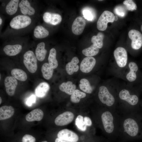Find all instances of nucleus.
Returning <instances> with one entry per match:
<instances>
[{
	"mask_svg": "<svg viewBox=\"0 0 142 142\" xmlns=\"http://www.w3.org/2000/svg\"><path fill=\"white\" fill-rule=\"evenodd\" d=\"M124 131L129 136L134 137L138 134L139 127L136 121L131 118H126L123 123Z\"/></svg>",
	"mask_w": 142,
	"mask_h": 142,
	"instance_id": "obj_1",
	"label": "nucleus"
},
{
	"mask_svg": "<svg viewBox=\"0 0 142 142\" xmlns=\"http://www.w3.org/2000/svg\"><path fill=\"white\" fill-rule=\"evenodd\" d=\"M23 63L30 72H36L37 68V59L33 51L29 50L25 53L23 55Z\"/></svg>",
	"mask_w": 142,
	"mask_h": 142,
	"instance_id": "obj_2",
	"label": "nucleus"
},
{
	"mask_svg": "<svg viewBox=\"0 0 142 142\" xmlns=\"http://www.w3.org/2000/svg\"><path fill=\"white\" fill-rule=\"evenodd\" d=\"M31 18L27 15H19L14 17L11 21L9 25L13 29H18L26 28L31 23Z\"/></svg>",
	"mask_w": 142,
	"mask_h": 142,
	"instance_id": "obj_3",
	"label": "nucleus"
},
{
	"mask_svg": "<svg viewBox=\"0 0 142 142\" xmlns=\"http://www.w3.org/2000/svg\"><path fill=\"white\" fill-rule=\"evenodd\" d=\"M101 118L105 131L108 134H111L115 128L114 117L112 113L109 111H105L102 114Z\"/></svg>",
	"mask_w": 142,
	"mask_h": 142,
	"instance_id": "obj_4",
	"label": "nucleus"
},
{
	"mask_svg": "<svg viewBox=\"0 0 142 142\" xmlns=\"http://www.w3.org/2000/svg\"><path fill=\"white\" fill-rule=\"evenodd\" d=\"M114 14L111 12L104 11L99 17L97 23V29L101 31L105 30L107 27L108 23H112L114 21Z\"/></svg>",
	"mask_w": 142,
	"mask_h": 142,
	"instance_id": "obj_5",
	"label": "nucleus"
},
{
	"mask_svg": "<svg viewBox=\"0 0 142 142\" xmlns=\"http://www.w3.org/2000/svg\"><path fill=\"white\" fill-rule=\"evenodd\" d=\"M98 95L101 102L108 106H112L115 103L114 97L105 86H102L100 87Z\"/></svg>",
	"mask_w": 142,
	"mask_h": 142,
	"instance_id": "obj_6",
	"label": "nucleus"
},
{
	"mask_svg": "<svg viewBox=\"0 0 142 142\" xmlns=\"http://www.w3.org/2000/svg\"><path fill=\"white\" fill-rule=\"evenodd\" d=\"M114 55L116 63L119 67H123L126 65L128 55L125 48L121 47L117 48L114 52Z\"/></svg>",
	"mask_w": 142,
	"mask_h": 142,
	"instance_id": "obj_7",
	"label": "nucleus"
},
{
	"mask_svg": "<svg viewBox=\"0 0 142 142\" xmlns=\"http://www.w3.org/2000/svg\"><path fill=\"white\" fill-rule=\"evenodd\" d=\"M128 36L131 40V46L135 50L140 48L142 46V34L138 31L131 29L128 33Z\"/></svg>",
	"mask_w": 142,
	"mask_h": 142,
	"instance_id": "obj_8",
	"label": "nucleus"
},
{
	"mask_svg": "<svg viewBox=\"0 0 142 142\" xmlns=\"http://www.w3.org/2000/svg\"><path fill=\"white\" fill-rule=\"evenodd\" d=\"M58 138L70 142H78L80 138L75 133L67 129L60 131L57 134Z\"/></svg>",
	"mask_w": 142,
	"mask_h": 142,
	"instance_id": "obj_9",
	"label": "nucleus"
},
{
	"mask_svg": "<svg viewBox=\"0 0 142 142\" xmlns=\"http://www.w3.org/2000/svg\"><path fill=\"white\" fill-rule=\"evenodd\" d=\"M74 118V115L72 112L65 111L58 115L54 120L55 124L58 126H63L71 123Z\"/></svg>",
	"mask_w": 142,
	"mask_h": 142,
	"instance_id": "obj_10",
	"label": "nucleus"
},
{
	"mask_svg": "<svg viewBox=\"0 0 142 142\" xmlns=\"http://www.w3.org/2000/svg\"><path fill=\"white\" fill-rule=\"evenodd\" d=\"M4 83L7 94L10 96H13L18 84L16 79L12 76H8L5 78Z\"/></svg>",
	"mask_w": 142,
	"mask_h": 142,
	"instance_id": "obj_11",
	"label": "nucleus"
},
{
	"mask_svg": "<svg viewBox=\"0 0 142 142\" xmlns=\"http://www.w3.org/2000/svg\"><path fill=\"white\" fill-rule=\"evenodd\" d=\"M96 63V60L93 57H85L83 59L80 63V70L83 73H88L93 69Z\"/></svg>",
	"mask_w": 142,
	"mask_h": 142,
	"instance_id": "obj_12",
	"label": "nucleus"
},
{
	"mask_svg": "<svg viewBox=\"0 0 142 142\" xmlns=\"http://www.w3.org/2000/svg\"><path fill=\"white\" fill-rule=\"evenodd\" d=\"M86 25V22L82 17H77L74 21L72 27L73 33L76 35L81 34L83 32Z\"/></svg>",
	"mask_w": 142,
	"mask_h": 142,
	"instance_id": "obj_13",
	"label": "nucleus"
},
{
	"mask_svg": "<svg viewBox=\"0 0 142 142\" xmlns=\"http://www.w3.org/2000/svg\"><path fill=\"white\" fill-rule=\"evenodd\" d=\"M119 97L121 100L125 101L131 105H136L139 101V98L135 95H130L129 91L124 89L119 93Z\"/></svg>",
	"mask_w": 142,
	"mask_h": 142,
	"instance_id": "obj_14",
	"label": "nucleus"
},
{
	"mask_svg": "<svg viewBox=\"0 0 142 142\" xmlns=\"http://www.w3.org/2000/svg\"><path fill=\"white\" fill-rule=\"evenodd\" d=\"M43 18L45 22L53 25L59 24L62 20V17L59 14L49 12H45Z\"/></svg>",
	"mask_w": 142,
	"mask_h": 142,
	"instance_id": "obj_15",
	"label": "nucleus"
},
{
	"mask_svg": "<svg viewBox=\"0 0 142 142\" xmlns=\"http://www.w3.org/2000/svg\"><path fill=\"white\" fill-rule=\"evenodd\" d=\"M19 6L21 12L24 15L31 16L34 14L35 11L27 0H22L19 2Z\"/></svg>",
	"mask_w": 142,
	"mask_h": 142,
	"instance_id": "obj_16",
	"label": "nucleus"
},
{
	"mask_svg": "<svg viewBox=\"0 0 142 142\" xmlns=\"http://www.w3.org/2000/svg\"><path fill=\"white\" fill-rule=\"evenodd\" d=\"M44 113L39 109H36L31 111L26 116V120L29 122L34 121H40L43 119Z\"/></svg>",
	"mask_w": 142,
	"mask_h": 142,
	"instance_id": "obj_17",
	"label": "nucleus"
},
{
	"mask_svg": "<svg viewBox=\"0 0 142 142\" xmlns=\"http://www.w3.org/2000/svg\"><path fill=\"white\" fill-rule=\"evenodd\" d=\"M14 113V109L11 106H1L0 108V120H4L10 118L13 115Z\"/></svg>",
	"mask_w": 142,
	"mask_h": 142,
	"instance_id": "obj_18",
	"label": "nucleus"
},
{
	"mask_svg": "<svg viewBox=\"0 0 142 142\" xmlns=\"http://www.w3.org/2000/svg\"><path fill=\"white\" fill-rule=\"evenodd\" d=\"M22 46L19 44L7 45L4 47L3 50L5 54L9 56H13L18 54L22 50Z\"/></svg>",
	"mask_w": 142,
	"mask_h": 142,
	"instance_id": "obj_19",
	"label": "nucleus"
},
{
	"mask_svg": "<svg viewBox=\"0 0 142 142\" xmlns=\"http://www.w3.org/2000/svg\"><path fill=\"white\" fill-rule=\"evenodd\" d=\"M50 89L49 84L46 82L40 83L36 87L35 92L37 96L40 98L44 97Z\"/></svg>",
	"mask_w": 142,
	"mask_h": 142,
	"instance_id": "obj_20",
	"label": "nucleus"
},
{
	"mask_svg": "<svg viewBox=\"0 0 142 142\" xmlns=\"http://www.w3.org/2000/svg\"><path fill=\"white\" fill-rule=\"evenodd\" d=\"M79 60L78 58L76 57H73L70 62L68 63L66 66V70L67 73L72 75L74 72L78 71L79 67L77 64Z\"/></svg>",
	"mask_w": 142,
	"mask_h": 142,
	"instance_id": "obj_21",
	"label": "nucleus"
},
{
	"mask_svg": "<svg viewBox=\"0 0 142 142\" xmlns=\"http://www.w3.org/2000/svg\"><path fill=\"white\" fill-rule=\"evenodd\" d=\"M45 44L44 42H42L37 45L35 50V54L37 59L42 61L44 59L47 50L45 49Z\"/></svg>",
	"mask_w": 142,
	"mask_h": 142,
	"instance_id": "obj_22",
	"label": "nucleus"
},
{
	"mask_svg": "<svg viewBox=\"0 0 142 142\" xmlns=\"http://www.w3.org/2000/svg\"><path fill=\"white\" fill-rule=\"evenodd\" d=\"M76 86L71 81L63 82L59 87L60 90L69 95H71L76 90Z\"/></svg>",
	"mask_w": 142,
	"mask_h": 142,
	"instance_id": "obj_23",
	"label": "nucleus"
},
{
	"mask_svg": "<svg viewBox=\"0 0 142 142\" xmlns=\"http://www.w3.org/2000/svg\"><path fill=\"white\" fill-rule=\"evenodd\" d=\"M130 71L127 74L126 77L130 82L135 81L136 78V72H137L138 67L137 64L134 62H131L129 64Z\"/></svg>",
	"mask_w": 142,
	"mask_h": 142,
	"instance_id": "obj_24",
	"label": "nucleus"
},
{
	"mask_svg": "<svg viewBox=\"0 0 142 142\" xmlns=\"http://www.w3.org/2000/svg\"><path fill=\"white\" fill-rule=\"evenodd\" d=\"M33 34L34 37L36 38H43L48 36L49 32L43 26L38 25L36 27L34 30Z\"/></svg>",
	"mask_w": 142,
	"mask_h": 142,
	"instance_id": "obj_25",
	"label": "nucleus"
},
{
	"mask_svg": "<svg viewBox=\"0 0 142 142\" xmlns=\"http://www.w3.org/2000/svg\"><path fill=\"white\" fill-rule=\"evenodd\" d=\"M19 1V0H11L7 4L6 7V11L9 15H12L17 12Z\"/></svg>",
	"mask_w": 142,
	"mask_h": 142,
	"instance_id": "obj_26",
	"label": "nucleus"
},
{
	"mask_svg": "<svg viewBox=\"0 0 142 142\" xmlns=\"http://www.w3.org/2000/svg\"><path fill=\"white\" fill-rule=\"evenodd\" d=\"M53 69L49 63L43 64L42 67L41 71L44 78L47 80L50 79L53 75Z\"/></svg>",
	"mask_w": 142,
	"mask_h": 142,
	"instance_id": "obj_27",
	"label": "nucleus"
},
{
	"mask_svg": "<svg viewBox=\"0 0 142 142\" xmlns=\"http://www.w3.org/2000/svg\"><path fill=\"white\" fill-rule=\"evenodd\" d=\"M82 12L84 18L89 21H93L96 18V12L91 7H86L84 8Z\"/></svg>",
	"mask_w": 142,
	"mask_h": 142,
	"instance_id": "obj_28",
	"label": "nucleus"
},
{
	"mask_svg": "<svg viewBox=\"0 0 142 142\" xmlns=\"http://www.w3.org/2000/svg\"><path fill=\"white\" fill-rule=\"evenodd\" d=\"M11 74L12 76L21 81H24L27 78L26 73L21 69L14 68L12 69L11 71Z\"/></svg>",
	"mask_w": 142,
	"mask_h": 142,
	"instance_id": "obj_29",
	"label": "nucleus"
},
{
	"mask_svg": "<svg viewBox=\"0 0 142 142\" xmlns=\"http://www.w3.org/2000/svg\"><path fill=\"white\" fill-rule=\"evenodd\" d=\"M56 51L55 49L52 48L50 50L48 60L49 63L53 69L56 68L58 65V62L56 58Z\"/></svg>",
	"mask_w": 142,
	"mask_h": 142,
	"instance_id": "obj_30",
	"label": "nucleus"
},
{
	"mask_svg": "<svg viewBox=\"0 0 142 142\" xmlns=\"http://www.w3.org/2000/svg\"><path fill=\"white\" fill-rule=\"evenodd\" d=\"M99 51V48L93 44L90 47L83 49L82 53L87 57H91L96 55Z\"/></svg>",
	"mask_w": 142,
	"mask_h": 142,
	"instance_id": "obj_31",
	"label": "nucleus"
},
{
	"mask_svg": "<svg viewBox=\"0 0 142 142\" xmlns=\"http://www.w3.org/2000/svg\"><path fill=\"white\" fill-rule=\"evenodd\" d=\"M104 37V35L102 33L99 32L97 35L93 36L92 37L91 42L99 48H101L103 46V40Z\"/></svg>",
	"mask_w": 142,
	"mask_h": 142,
	"instance_id": "obj_32",
	"label": "nucleus"
},
{
	"mask_svg": "<svg viewBox=\"0 0 142 142\" xmlns=\"http://www.w3.org/2000/svg\"><path fill=\"white\" fill-rule=\"evenodd\" d=\"M79 84L80 89L83 92L88 93H91L93 91V89L89 82L87 79H81Z\"/></svg>",
	"mask_w": 142,
	"mask_h": 142,
	"instance_id": "obj_33",
	"label": "nucleus"
},
{
	"mask_svg": "<svg viewBox=\"0 0 142 142\" xmlns=\"http://www.w3.org/2000/svg\"><path fill=\"white\" fill-rule=\"evenodd\" d=\"M86 94L78 89H76L71 95L70 100L71 102L74 103H78L80 101L81 98L86 97Z\"/></svg>",
	"mask_w": 142,
	"mask_h": 142,
	"instance_id": "obj_34",
	"label": "nucleus"
},
{
	"mask_svg": "<svg viewBox=\"0 0 142 142\" xmlns=\"http://www.w3.org/2000/svg\"><path fill=\"white\" fill-rule=\"evenodd\" d=\"M75 124L77 128L80 130L84 131L87 128V126L85 124L84 118L82 115H78L76 118Z\"/></svg>",
	"mask_w": 142,
	"mask_h": 142,
	"instance_id": "obj_35",
	"label": "nucleus"
},
{
	"mask_svg": "<svg viewBox=\"0 0 142 142\" xmlns=\"http://www.w3.org/2000/svg\"><path fill=\"white\" fill-rule=\"evenodd\" d=\"M114 13L116 14L121 17H124L126 15V9L122 5L116 6L114 9Z\"/></svg>",
	"mask_w": 142,
	"mask_h": 142,
	"instance_id": "obj_36",
	"label": "nucleus"
},
{
	"mask_svg": "<svg viewBox=\"0 0 142 142\" xmlns=\"http://www.w3.org/2000/svg\"><path fill=\"white\" fill-rule=\"evenodd\" d=\"M126 9L133 11L136 10L137 7L136 4L132 0H125L123 2Z\"/></svg>",
	"mask_w": 142,
	"mask_h": 142,
	"instance_id": "obj_37",
	"label": "nucleus"
},
{
	"mask_svg": "<svg viewBox=\"0 0 142 142\" xmlns=\"http://www.w3.org/2000/svg\"><path fill=\"white\" fill-rule=\"evenodd\" d=\"M22 142H36L35 138L31 135L26 134L22 138Z\"/></svg>",
	"mask_w": 142,
	"mask_h": 142,
	"instance_id": "obj_38",
	"label": "nucleus"
},
{
	"mask_svg": "<svg viewBox=\"0 0 142 142\" xmlns=\"http://www.w3.org/2000/svg\"><path fill=\"white\" fill-rule=\"evenodd\" d=\"M36 97L34 95H31L27 100L26 104L28 106H30L33 103L35 102L36 101Z\"/></svg>",
	"mask_w": 142,
	"mask_h": 142,
	"instance_id": "obj_39",
	"label": "nucleus"
},
{
	"mask_svg": "<svg viewBox=\"0 0 142 142\" xmlns=\"http://www.w3.org/2000/svg\"><path fill=\"white\" fill-rule=\"evenodd\" d=\"M84 121L87 126H90L92 124V122L91 119L88 117H85L84 118Z\"/></svg>",
	"mask_w": 142,
	"mask_h": 142,
	"instance_id": "obj_40",
	"label": "nucleus"
},
{
	"mask_svg": "<svg viewBox=\"0 0 142 142\" xmlns=\"http://www.w3.org/2000/svg\"><path fill=\"white\" fill-rule=\"evenodd\" d=\"M54 142H70L64 140L57 138L54 141Z\"/></svg>",
	"mask_w": 142,
	"mask_h": 142,
	"instance_id": "obj_41",
	"label": "nucleus"
},
{
	"mask_svg": "<svg viewBox=\"0 0 142 142\" xmlns=\"http://www.w3.org/2000/svg\"><path fill=\"white\" fill-rule=\"evenodd\" d=\"M114 21H116L118 19V16H115L114 18Z\"/></svg>",
	"mask_w": 142,
	"mask_h": 142,
	"instance_id": "obj_42",
	"label": "nucleus"
},
{
	"mask_svg": "<svg viewBox=\"0 0 142 142\" xmlns=\"http://www.w3.org/2000/svg\"><path fill=\"white\" fill-rule=\"evenodd\" d=\"M2 22V19L1 17L0 18V26L1 25Z\"/></svg>",
	"mask_w": 142,
	"mask_h": 142,
	"instance_id": "obj_43",
	"label": "nucleus"
},
{
	"mask_svg": "<svg viewBox=\"0 0 142 142\" xmlns=\"http://www.w3.org/2000/svg\"><path fill=\"white\" fill-rule=\"evenodd\" d=\"M2 102V98L1 97H0V104H1V103Z\"/></svg>",
	"mask_w": 142,
	"mask_h": 142,
	"instance_id": "obj_44",
	"label": "nucleus"
},
{
	"mask_svg": "<svg viewBox=\"0 0 142 142\" xmlns=\"http://www.w3.org/2000/svg\"><path fill=\"white\" fill-rule=\"evenodd\" d=\"M140 29H141V31L142 32V25H141V26Z\"/></svg>",
	"mask_w": 142,
	"mask_h": 142,
	"instance_id": "obj_45",
	"label": "nucleus"
},
{
	"mask_svg": "<svg viewBox=\"0 0 142 142\" xmlns=\"http://www.w3.org/2000/svg\"><path fill=\"white\" fill-rule=\"evenodd\" d=\"M41 142H48L47 141H42Z\"/></svg>",
	"mask_w": 142,
	"mask_h": 142,
	"instance_id": "obj_46",
	"label": "nucleus"
},
{
	"mask_svg": "<svg viewBox=\"0 0 142 142\" xmlns=\"http://www.w3.org/2000/svg\"><path fill=\"white\" fill-rule=\"evenodd\" d=\"M103 0H98V1H102Z\"/></svg>",
	"mask_w": 142,
	"mask_h": 142,
	"instance_id": "obj_47",
	"label": "nucleus"
}]
</instances>
